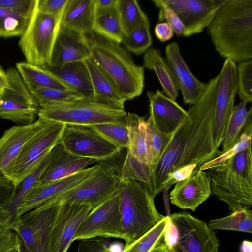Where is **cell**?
Returning a JSON list of instances; mask_svg holds the SVG:
<instances>
[{"label": "cell", "mask_w": 252, "mask_h": 252, "mask_svg": "<svg viewBox=\"0 0 252 252\" xmlns=\"http://www.w3.org/2000/svg\"><path fill=\"white\" fill-rule=\"evenodd\" d=\"M219 79V74L206 83L202 96L187 111V118L153 169L146 186L154 197L221 154L213 139Z\"/></svg>", "instance_id": "6da1fadb"}, {"label": "cell", "mask_w": 252, "mask_h": 252, "mask_svg": "<svg viewBox=\"0 0 252 252\" xmlns=\"http://www.w3.org/2000/svg\"><path fill=\"white\" fill-rule=\"evenodd\" d=\"M216 51L234 62L252 59V0H225L207 27Z\"/></svg>", "instance_id": "7a4b0ae2"}, {"label": "cell", "mask_w": 252, "mask_h": 252, "mask_svg": "<svg viewBox=\"0 0 252 252\" xmlns=\"http://www.w3.org/2000/svg\"><path fill=\"white\" fill-rule=\"evenodd\" d=\"M88 39L92 58L115 83L126 101L139 96L144 86V67L136 64L121 44L94 33Z\"/></svg>", "instance_id": "3957f363"}, {"label": "cell", "mask_w": 252, "mask_h": 252, "mask_svg": "<svg viewBox=\"0 0 252 252\" xmlns=\"http://www.w3.org/2000/svg\"><path fill=\"white\" fill-rule=\"evenodd\" d=\"M211 194L232 212L252 206V147L229 158L224 165L209 169Z\"/></svg>", "instance_id": "277c9868"}, {"label": "cell", "mask_w": 252, "mask_h": 252, "mask_svg": "<svg viewBox=\"0 0 252 252\" xmlns=\"http://www.w3.org/2000/svg\"><path fill=\"white\" fill-rule=\"evenodd\" d=\"M118 192L126 246L140 238L165 216L158 211L155 197L141 182L120 176Z\"/></svg>", "instance_id": "5b68a950"}, {"label": "cell", "mask_w": 252, "mask_h": 252, "mask_svg": "<svg viewBox=\"0 0 252 252\" xmlns=\"http://www.w3.org/2000/svg\"><path fill=\"white\" fill-rule=\"evenodd\" d=\"M126 114L125 110L113 108L86 98L40 106L37 116L66 125L88 126L122 122Z\"/></svg>", "instance_id": "8992f818"}, {"label": "cell", "mask_w": 252, "mask_h": 252, "mask_svg": "<svg viewBox=\"0 0 252 252\" xmlns=\"http://www.w3.org/2000/svg\"><path fill=\"white\" fill-rule=\"evenodd\" d=\"M119 183V174L108 165L98 162L82 181L38 207L70 203L87 205L94 209L118 191Z\"/></svg>", "instance_id": "52a82bcc"}, {"label": "cell", "mask_w": 252, "mask_h": 252, "mask_svg": "<svg viewBox=\"0 0 252 252\" xmlns=\"http://www.w3.org/2000/svg\"><path fill=\"white\" fill-rule=\"evenodd\" d=\"M43 119L40 126L25 143L6 174V180L13 186L31 173L61 139L66 125Z\"/></svg>", "instance_id": "ba28073f"}, {"label": "cell", "mask_w": 252, "mask_h": 252, "mask_svg": "<svg viewBox=\"0 0 252 252\" xmlns=\"http://www.w3.org/2000/svg\"><path fill=\"white\" fill-rule=\"evenodd\" d=\"M61 18L42 13L35 5L19 41L27 62L39 67L50 65Z\"/></svg>", "instance_id": "9c48e42d"}, {"label": "cell", "mask_w": 252, "mask_h": 252, "mask_svg": "<svg viewBox=\"0 0 252 252\" xmlns=\"http://www.w3.org/2000/svg\"><path fill=\"white\" fill-rule=\"evenodd\" d=\"M6 73L8 85L0 91V118L22 125L33 123L38 103L16 68H9Z\"/></svg>", "instance_id": "30bf717a"}, {"label": "cell", "mask_w": 252, "mask_h": 252, "mask_svg": "<svg viewBox=\"0 0 252 252\" xmlns=\"http://www.w3.org/2000/svg\"><path fill=\"white\" fill-rule=\"evenodd\" d=\"M169 217L177 230L173 252L218 251V239L206 222L187 212L175 213Z\"/></svg>", "instance_id": "8fae6325"}, {"label": "cell", "mask_w": 252, "mask_h": 252, "mask_svg": "<svg viewBox=\"0 0 252 252\" xmlns=\"http://www.w3.org/2000/svg\"><path fill=\"white\" fill-rule=\"evenodd\" d=\"M55 206L40 207L12 221L10 229L30 252H51V227Z\"/></svg>", "instance_id": "7c38bea8"}, {"label": "cell", "mask_w": 252, "mask_h": 252, "mask_svg": "<svg viewBox=\"0 0 252 252\" xmlns=\"http://www.w3.org/2000/svg\"><path fill=\"white\" fill-rule=\"evenodd\" d=\"M97 237L124 240L118 191L88 215L72 241Z\"/></svg>", "instance_id": "4fadbf2b"}, {"label": "cell", "mask_w": 252, "mask_h": 252, "mask_svg": "<svg viewBox=\"0 0 252 252\" xmlns=\"http://www.w3.org/2000/svg\"><path fill=\"white\" fill-rule=\"evenodd\" d=\"M59 143L72 154L98 162L108 160L120 152L94 130L85 126L66 125Z\"/></svg>", "instance_id": "5bb4252c"}, {"label": "cell", "mask_w": 252, "mask_h": 252, "mask_svg": "<svg viewBox=\"0 0 252 252\" xmlns=\"http://www.w3.org/2000/svg\"><path fill=\"white\" fill-rule=\"evenodd\" d=\"M219 74L213 127V142L217 149L223 141L234 106L237 91L236 63L230 59H225Z\"/></svg>", "instance_id": "9a60e30c"}, {"label": "cell", "mask_w": 252, "mask_h": 252, "mask_svg": "<svg viewBox=\"0 0 252 252\" xmlns=\"http://www.w3.org/2000/svg\"><path fill=\"white\" fill-rule=\"evenodd\" d=\"M93 210L85 205L55 206L51 227V252H66L81 223Z\"/></svg>", "instance_id": "2e32d148"}, {"label": "cell", "mask_w": 252, "mask_h": 252, "mask_svg": "<svg viewBox=\"0 0 252 252\" xmlns=\"http://www.w3.org/2000/svg\"><path fill=\"white\" fill-rule=\"evenodd\" d=\"M178 15L184 27L183 36L201 32L212 21L225 0H162Z\"/></svg>", "instance_id": "e0dca14e"}, {"label": "cell", "mask_w": 252, "mask_h": 252, "mask_svg": "<svg viewBox=\"0 0 252 252\" xmlns=\"http://www.w3.org/2000/svg\"><path fill=\"white\" fill-rule=\"evenodd\" d=\"M211 194L210 174L197 168L190 176L175 183L169 198L171 202L179 208L194 211Z\"/></svg>", "instance_id": "ac0fdd59"}, {"label": "cell", "mask_w": 252, "mask_h": 252, "mask_svg": "<svg viewBox=\"0 0 252 252\" xmlns=\"http://www.w3.org/2000/svg\"><path fill=\"white\" fill-rule=\"evenodd\" d=\"M88 37L75 30L60 26L52 51L50 66L59 67L91 56Z\"/></svg>", "instance_id": "d6986e66"}, {"label": "cell", "mask_w": 252, "mask_h": 252, "mask_svg": "<svg viewBox=\"0 0 252 252\" xmlns=\"http://www.w3.org/2000/svg\"><path fill=\"white\" fill-rule=\"evenodd\" d=\"M95 167V165L84 168L68 177L35 186L17 209L15 220L72 188L85 179Z\"/></svg>", "instance_id": "ffe728a7"}, {"label": "cell", "mask_w": 252, "mask_h": 252, "mask_svg": "<svg viewBox=\"0 0 252 252\" xmlns=\"http://www.w3.org/2000/svg\"><path fill=\"white\" fill-rule=\"evenodd\" d=\"M166 59L176 78L184 102L193 105L202 96L206 83L200 81L191 73L182 57L178 44L174 41L165 48Z\"/></svg>", "instance_id": "44dd1931"}, {"label": "cell", "mask_w": 252, "mask_h": 252, "mask_svg": "<svg viewBox=\"0 0 252 252\" xmlns=\"http://www.w3.org/2000/svg\"><path fill=\"white\" fill-rule=\"evenodd\" d=\"M149 101V116L161 132L173 133L188 117L187 111L175 100L157 90L147 91Z\"/></svg>", "instance_id": "7402d4cb"}, {"label": "cell", "mask_w": 252, "mask_h": 252, "mask_svg": "<svg viewBox=\"0 0 252 252\" xmlns=\"http://www.w3.org/2000/svg\"><path fill=\"white\" fill-rule=\"evenodd\" d=\"M43 120L38 117L33 123L14 126L4 132L0 138V181H7L5 175L8 169L27 141L40 126Z\"/></svg>", "instance_id": "603a6c76"}, {"label": "cell", "mask_w": 252, "mask_h": 252, "mask_svg": "<svg viewBox=\"0 0 252 252\" xmlns=\"http://www.w3.org/2000/svg\"><path fill=\"white\" fill-rule=\"evenodd\" d=\"M84 61L93 86L92 100L113 108L124 110L126 100L113 80L91 56Z\"/></svg>", "instance_id": "cb8c5ba5"}, {"label": "cell", "mask_w": 252, "mask_h": 252, "mask_svg": "<svg viewBox=\"0 0 252 252\" xmlns=\"http://www.w3.org/2000/svg\"><path fill=\"white\" fill-rule=\"evenodd\" d=\"M98 162L94 158L78 156L63 149L47 165L36 186L68 177Z\"/></svg>", "instance_id": "d4e9b609"}, {"label": "cell", "mask_w": 252, "mask_h": 252, "mask_svg": "<svg viewBox=\"0 0 252 252\" xmlns=\"http://www.w3.org/2000/svg\"><path fill=\"white\" fill-rule=\"evenodd\" d=\"M95 18L94 0H68L60 25L77 31L88 37L93 35Z\"/></svg>", "instance_id": "484cf974"}, {"label": "cell", "mask_w": 252, "mask_h": 252, "mask_svg": "<svg viewBox=\"0 0 252 252\" xmlns=\"http://www.w3.org/2000/svg\"><path fill=\"white\" fill-rule=\"evenodd\" d=\"M42 67L71 88L83 93L87 98L92 99L93 86L85 61L68 63L59 67L50 65Z\"/></svg>", "instance_id": "4316f807"}, {"label": "cell", "mask_w": 252, "mask_h": 252, "mask_svg": "<svg viewBox=\"0 0 252 252\" xmlns=\"http://www.w3.org/2000/svg\"><path fill=\"white\" fill-rule=\"evenodd\" d=\"M63 149V145L58 143L46 155L38 165L18 184L13 186L11 197L4 207L15 219V213L18 208L22 203L31 190L35 187L42 173L52 160Z\"/></svg>", "instance_id": "83f0119b"}, {"label": "cell", "mask_w": 252, "mask_h": 252, "mask_svg": "<svg viewBox=\"0 0 252 252\" xmlns=\"http://www.w3.org/2000/svg\"><path fill=\"white\" fill-rule=\"evenodd\" d=\"M143 67L153 70L167 96L175 100L178 96L179 86L176 78L167 60L160 50L150 48L143 57Z\"/></svg>", "instance_id": "f1b7e54d"}, {"label": "cell", "mask_w": 252, "mask_h": 252, "mask_svg": "<svg viewBox=\"0 0 252 252\" xmlns=\"http://www.w3.org/2000/svg\"><path fill=\"white\" fill-rule=\"evenodd\" d=\"M15 68L31 92L40 88L73 89L42 67L24 61L17 63Z\"/></svg>", "instance_id": "f546056e"}, {"label": "cell", "mask_w": 252, "mask_h": 252, "mask_svg": "<svg viewBox=\"0 0 252 252\" xmlns=\"http://www.w3.org/2000/svg\"><path fill=\"white\" fill-rule=\"evenodd\" d=\"M174 133L165 134L160 132L150 116L146 120V160L150 167L151 174L163 155Z\"/></svg>", "instance_id": "4dcf8cb0"}, {"label": "cell", "mask_w": 252, "mask_h": 252, "mask_svg": "<svg viewBox=\"0 0 252 252\" xmlns=\"http://www.w3.org/2000/svg\"><path fill=\"white\" fill-rule=\"evenodd\" d=\"M128 129L129 147L126 149L138 161L146 163V120L135 113L128 112L125 117Z\"/></svg>", "instance_id": "1f68e13d"}, {"label": "cell", "mask_w": 252, "mask_h": 252, "mask_svg": "<svg viewBox=\"0 0 252 252\" xmlns=\"http://www.w3.org/2000/svg\"><path fill=\"white\" fill-rule=\"evenodd\" d=\"M247 103L241 101L234 106L221 143L222 152L228 151L237 143L247 126L252 122V107L247 110Z\"/></svg>", "instance_id": "d6a6232c"}, {"label": "cell", "mask_w": 252, "mask_h": 252, "mask_svg": "<svg viewBox=\"0 0 252 252\" xmlns=\"http://www.w3.org/2000/svg\"><path fill=\"white\" fill-rule=\"evenodd\" d=\"M207 225L212 230H232L252 233V210L244 209L232 212L227 216L210 220Z\"/></svg>", "instance_id": "836d02e7"}, {"label": "cell", "mask_w": 252, "mask_h": 252, "mask_svg": "<svg viewBox=\"0 0 252 252\" xmlns=\"http://www.w3.org/2000/svg\"><path fill=\"white\" fill-rule=\"evenodd\" d=\"M150 27V22L146 17L124 35L122 43L125 48L136 55L145 53L152 43Z\"/></svg>", "instance_id": "e575fe53"}, {"label": "cell", "mask_w": 252, "mask_h": 252, "mask_svg": "<svg viewBox=\"0 0 252 252\" xmlns=\"http://www.w3.org/2000/svg\"><path fill=\"white\" fill-rule=\"evenodd\" d=\"M93 32L108 40L121 44L125 34L117 9L95 16L93 24Z\"/></svg>", "instance_id": "d590c367"}, {"label": "cell", "mask_w": 252, "mask_h": 252, "mask_svg": "<svg viewBox=\"0 0 252 252\" xmlns=\"http://www.w3.org/2000/svg\"><path fill=\"white\" fill-rule=\"evenodd\" d=\"M96 131L120 151L129 147L128 129L125 121L88 126Z\"/></svg>", "instance_id": "8d00e7d4"}, {"label": "cell", "mask_w": 252, "mask_h": 252, "mask_svg": "<svg viewBox=\"0 0 252 252\" xmlns=\"http://www.w3.org/2000/svg\"><path fill=\"white\" fill-rule=\"evenodd\" d=\"M31 93L39 107L88 98L83 93L73 89L62 90L51 88H40L34 90Z\"/></svg>", "instance_id": "74e56055"}, {"label": "cell", "mask_w": 252, "mask_h": 252, "mask_svg": "<svg viewBox=\"0 0 252 252\" xmlns=\"http://www.w3.org/2000/svg\"><path fill=\"white\" fill-rule=\"evenodd\" d=\"M30 17L0 8V37L21 36L28 26Z\"/></svg>", "instance_id": "f35d334b"}, {"label": "cell", "mask_w": 252, "mask_h": 252, "mask_svg": "<svg viewBox=\"0 0 252 252\" xmlns=\"http://www.w3.org/2000/svg\"><path fill=\"white\" fill-rule=\"evenodd\" d=\"M116 9L125 35L147 17L135 0H117Z\"/></svg>", "instance_id": "ab89813d"}, {"label": "cell", "mask_w": 252, "mask_h": 252, "mask_svg": "<svg viewBox=\"0 0 252 252\" xmlns=\"http://www.w3.org/2000/svg\"><path fill=\"white\" fill-rule=\"evenodd\" d=\"M167 216L140 238L124 246L122 252H150L162 241Z\"/></svg>", "instance_id": "60d3db41"}, {"label": "cell", "mask_w": 252, "mask_h": 252, "mask_svg": "<svg viewBox=\"0 0 252 252\" xmlns=\"http://www.w3.org/2000/svg\"><path fill=\"white\" fill-rule=\"evenodd\" d=\"M252 122L246 127L237 143L228 151L222 152L209 162L204 164L199 168L202 170L224 165L227 160L238 153L252 147Z\"/></svg>", "instance_id": "b9f144b4"}, {"label": "cell", "mask_w": 252, "mask_h": 252, "mask_svg": "<svg viewBox=\"0 0 252 252\" xmlns=\"http://www.w3.org/2000/svg\"><path fill=\"white\" fill-rule=\"evenodd\" d=\"M237 83V93L241 101L252 103V60L238 63Z\"/></svg>", "instance_id": "7bdbcfd3"}, {"label": "cell", "mask_w": 252, "mask_h": 252, "mask_svg": "<svg viewBox=\"0 0 252 252\" xmlns=\"http://www.w3.org/2000/svg\"><path fill=\"white\" fill-rule=\"evenodd\" d=\"M104 238H94L80 241L76 252H122L121 246L110 244Z\"/></svg>", "instance_id": "ee69618b"}, {"label": "cell", "mask_w": 252, "mask_h": 252, "mask_svg": "<svg viewBox=\"0 0 252 252\" xmlns=\"http://www.w3.org/2000/svg\"><path fill=\"white\" fill-rule=\"evenodd\" d=\"M152 2L159 9L158 19L159 21H166L173 32L178 37L183 36L184 27L182 22L175 12L166 5L162 0H152Z\"/></svg>", "instance_id": "f6af8a7d"}, {"label": "cell", "mask_w": 252, "mask_h": 252, "mask_svg": "<svg viewBox=\"0 0 252 252\" xmlns=\"http://www.w3.org/2000/svg\"><path fill=\"white\" fill-rule=\"evenodd\" d=\"M36 0H0V8L14 11L30 17Z\"/></svg>", "instance_id": "bcb514c9"}, {"label": "cell", "mask_w": 252, "mask_h": 252, "mask_svg": "<svg viewBox=\"0 0 252 252\" xmlns=\"http://www.w3.org/2000/svg\"><path fill=\"white\" fill-rule=\"evenodd\" d=\"M68 0H36V9L45 14L62 17Z\"/></svg>", "instance_id": "7dc6e473"}, {"label": "cell", "mask_w": 252, "mask_h": 252, "mask_svg": "<svg viewBox=\"0 0 252 252\" xmlns=\"http://www.w3.org/2000/svg\"><path fill=\"white\" fill-rule=\"evenodd\" d=\"M19 244V238L13 230H0V252H11L18 248Z\"/></svg>", "instance_id": "c3c4849f"}, {"label": "cell", "mask_w": 252, "mask_h": 252, "mask_svg": "<svg viewBox=\"0 0 252 252\" xmlns=\"http://www.w3.org/2000/svg\"><path fill=\"white\" fill-rule=\"evenodd\" d=\"M166 216L167 221L162 241L170 250H172L177 240V230L176 226L170 219L169 216Z\"/></svg>", "instance_id": "681fc988"}, {"label": "cell", "mask_w": 252, "mask_h": 252, "mask_svg": "<svg viewBox=\"0 0 252 252\" xmlns=\"http://www.w3.org/2000/svg\"><path fill=\"white\" fill-rule=\"evenodd\" d=\"M154 32L157 38L161 42L169 40L174 35L172 29L166 22L157 24L155 27Z\"/></svg>", "instance_id": "f907efd6"}, {"label": "cell", "mask_w": 252, "mask_h": 252, "mask_svg": "<svg viewBox=\"0 0 252 252\" xmlns=\"http://www.w3.org/2000/svg\"><path fill=\"white\" fill-rule=\"evenodd\" d=\"M117 0H94L95 17L116 9Z\"/></svg>", "instance_id": "816d5d0a"}, {"label": "cell", "mask_w": 252, "mask_h": 252, "mask_svg": "<svg viewBox=\"0 0 252 252\" xmlns=\"http://www.w3.org/2000/svg\"><path fill=\"white\" fill-rule=\"evenodd\" d=\"M13 221L12 214L4 207H0V230L3 229H10Z\"/></svg>", "instance_id": "f5cc1de1"}, {"label": "cell", "mask_w": 252, "mask_h": 252, "mask_svg": "<svg viewBox=\"0 0 252 252\" xmlns=\"http://www.w3.org/2000/svg\"><path fill=\"white\" fill-rule=\"evenodd\" d=\"M8 85V81L6 71L0 66V91Z\"/></svg>", "instance_id": "db71d44e"}, {"label": "cell", "mask_w": 252, "mask_h": 252, "mask_svg": "<svg viewBox=\"0 0 252 252\" xmlns=\"http://www.w3.org/2000/svg\"><path fill=\"white\" fill-rule=\"evenodd\" d=\"M150 252H173L170 250L162 241L155 247H154Z\"/></svg>", "instance_id": "11a10c76"}, {"label": "cell", "mask_w": 252, "mask_h": 252, "mask_svg": "<svg viewBox=\"0 0 252 252\" xmlns=\"http://www.w3.org/2000/svg\"><path fill=\"white\" fill-rule=\"evenodd\" d=\"M240 252H252V243L248 240L242 242L240 247Z\"/></svg>", "instance_id": "9f6ffc18"}, {"label": "cell", "mask_w": 252, "mask_h": 252, "mask_svg": "<svg viewBox=\"0 0 252 252\" xmlns=\"http://www.w3.org/2000/svg\"><path fill=\"white\" fill-rule=\"evenodd\" d=\"M18 249H19L20 252H30L28 250V249L26 247V246L23 244V243L22 242L21 240L20 239V238H19V246H18Z\"/></svg>", "instance_id": "6f0895ef"}, {"label": "cell", "mask_w": 252, "mask_h": 252, "mask_svg": "<svg viewBox=\"0 0 252 252\" xmlns=\"http://www.w3.org/2000/svg\"><path fill=\"white\" fill-rule=\"evenodd\" d=\"M11 252H20L19 249H18V247L17 249Z\"/></svg>", "instance_id": "680465c9"}, {"label": "cell", "mask_w": 252, "mask_h": 252, "mask_svg": "<svg viewBox=\"0 0 252 252\" xmlns=\"http://www.w3.org/2000/svg\"><path fill=\"white\" fill-rule=\"evenodd\" d=\"M217 252H219L218 251Z\"/></svg>", "instance_id": "91938a15"}]
</instances>
